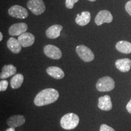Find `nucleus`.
Returning a JSON list of instances; mask_svg holds the SVG:
<instances>
[{
  "mask_svg": "<svg viewBox=\"0 0 131 131\" xmlns=\"http://www.w3.org/2000/svg\"><path fill=\"white\" fill-rule=\"evenodd\" d=\"M126 109L129 114H131V99L126 105Z\"/></svg>",
  "mask_w": 131,
  "mask_h": 131,
  "instance_id": "25",
  "label": "nucleus"
},
{
  "mask_svg": "<svg viewBox=\"0 0 131 131\" xmlns=\"http://www.w3.org/2000/svg\"><path fill=\"white\" fill-rule=\"evenodd\" d=\"M116 49L118 51L123 53H131V43L126 41H119L116 44Z\"/></svg>",
  "mask_w": 131,
  "mask_h": 131,
  "instance_id": "19",
  "label": "nucleus"
},
{
  "mask_svg": "<svg viewBox=\"0 0 131 131\" xmlns=\"http://www.w3.org/2000/svg\"><path fill=\"white\" fill-rule=\"evenodd\" d=\"M16 73V68L12 64L5 65L2 69L0 78L1 79H6L10 77L15 75Z\"/></svg>",
  "mask_w": 131,
  "mask_h": 131,
  "instance_id": "17",
  "label": "nucleus"
},
{
  "mask_svg": "<svg viewBox=\"0 0 131 131\" xmlns=\"http://www.w3.org/2000/svg\"><path fill=\"white\" fill-rule=\"evenodd\" d=\"M115 83L110 77H104L96 82V88L99 92H109L114 89Z\"/></svg>",
  "mask_w": 131,
  "mask_h": 131,
  "instance_id": "3",
  "label": "nucleus"
},
{
  "mask_svg": "<svg viewBox=\"0 0 131 131\" xmlns=\"http://www.w3.org/2000/svg\"><path fill=\"white\" fill-rule=\"evenodd\" d=\"M126 11L127 12V14H129V15L131 16V0L127 2L125 6Z\"/></svg>",
  "mask_w": 131,
  "mask_h": 131,
  "instance_id": "24",
  "label": "nucleus"
},
{
  "mask_svg": "<svg viewBox=\"0 0 131 131\" xmlns=\"http://www.w3.org/2000/svg\"><path fill=\"white\" fill-rule=\"evenodd\" d=\"M90 1H92V2H94V1H95L96 0H89Z\"/></svg>",
  "mask_w": 131,
  "mask_h": 131,
  "instance_id": "28",
  "label": "nucleus"
},
{
  "mask_svg": "<svg viewBox=\"0 0 131 131\" xmlns=\"http://www.w3.org/2000/svg\"><path fill=\"white\" fill-rule=\"evenodd\" d=\"M113 20V16L109 11L106 10L100 11L96 15L95 22L97 26H101L103 24L110 23Z\"/></svg>",
  "mask_w": 131,
  "mask_h": 131,
  "instance_id": "7",
  "label": "nucleus"
},
{
  "mask_svg": "<svg viewBox=\"0 0 131 131\" xmlns=\"http://www.w3.org/2000/svg\"><path fill=\"white\" fill-rule=\"evenodd\" d=\"M98 107L102 111H111L112 108V103L110 96L106 95L98 98Z\"/></svg>",
  "mask_w": 131,
  "mask_h": 131,
  "instance_id": "11",
  "label": "nucleus"
},
{
  "mask_svg": "<svg viewBox=\"0 0 131 131\" xmlns=\"http://www.w3.org/2000/svg\"><path fill=\"white\" fill-rule=\"evenodd\" d=\"M115 66L122 72H127L130 69L131 60L129 58L118 59L115 61Z\"/></svg>",
  "mask_w": 131,
  "mask_h": 131,
  "instance_id": "13",
  "label": "nucleus"
},
{
  "mask_svg": "<svg viewBox=\"0 0 131 131\" xmlns=\"http://www.w3.org/2000/svg\"><path fill=\"white\" fill-rule=\"evenodd\" d=\"M100 131H115L114 129H113L112 127L109 126L107 124H101L100 128Z\"/></svg>",
  "mask_w": 131,
  "mask_h": 131,
  "instance_id": "23",
  "label": "nucleus"
},
{
  "mask_svg": "<svg viewBox=\"0 0 131 131\" xmlns=\"http://www.w3.org/2000/svg\"><path fill=\"white\" fill-rule=\"evenodd\" d=\"M78 1V0H66V7L68 9H72L74 6V4Z\"/></svg>",
  "mask_w": 131,
  "mask_h": 131,
  "instance_id": "21",
  "label": "nucleus"
},
{
  "mask_svg": "<svg viewBox=\"0 0 131 131\" xmlns=\"http://www.w3.org/2000/svg\"><path fill=\"white\" fill-rule=\"evenodd\" d=\"M35 37L29 32H26L21 34L18 38V40L23 47L31 46L35 42Z\"/></svg>",
  "mask_w": 131,
  "mask_h": 131,
  "instance_id": "10",
  "label": "nucleus"
},
{
  "mask_svg": "<svg viewBox=\"0 0 131 131\" xmlns=\"http://www.w3.org/2000/svg\"><path fill=\"white\" fill-rule=\"evenodd\" d=\"M27 7L35 15H40L46 10V6L42 0H29Z\"/></svg>",
  "mask_w": 131,
  "mask_h": 131,
  "instance_id": "5",
  "label": "nucleus"
},
{
  "mask_svg": "<svg viewBox=\"0 0 131 131\" xmlns=\"http://www.w3.org/2000/svg\"><path fill=\"white\" fill-rule=\"evenodd\" d=\"M8 81L7 80H2L0 81V91L3 92L6 91L8 87Z\"/></svg>",
  "mask_w": 131,
  "mask_h": 131,
  "instance_id": "22",
  "label": "nucleus"
},
{
  "mask_svg": "<svg viewBox=\"0 0 131 131\" xmlns=\"http://www.w3.org/2000/svg\"><path fill=\"white\" fill-rule=\"evenodd\" d=\"M7 48L14 53H19L21 51L22 46L18 40L14 38H10L7 42Z\"/></svg>",
  "mask_w": 131,
  "mask_h": 131,
  "instance_id": "18",
  "label": "nucleus"
},
{
  "mask_svg": "<svg viewBox=\"0 0 131 131\" xmlns=\"http://www.w3.org/2000/svg\"><path fill=\"white\" fill-rule=\"evenodd\" d=\"M3 35L2 32H0V41H1L3 40Z\"/></svg>",
  "mask_w": 131,
  "mask_h": 131,
  "instance_id": "27",
  "label": "nucleus"
},
{
  "mask_svg": "<svg viewBox=\"0 0 131 131\" xmlns=\"http://www.w3.org/2000/svg\"><path fill=\"white\" fill-rule=\"evenodd\" d=\"M76 52L78 57L86 63H89L94 60L95 55L89 47L84 45H79L76 47Z\"/></svg>",
  "mask_w": 131,
  "mask_h": 131,
  "instance_id": "4",
  "label": "nucleus"
},
{
  "mask_svg": "<svg viewBox=\"0 0 131 131\" xmlns=\"http://www.w3.org/2000/svg\"><path fill=\"white\" fill-rule=\"evenodd\" d=\"M8 13L10 16L18 19H25L29 15L27 9L19 5L12 6L8 10Z\"/></svg>",
  "mask_w": 131,
  "mask_h": 131,
  "instance_id": "6",
  "label": "nucleus"
},
{
  "mask_svg": "<svg viewBox=\"0 0 131 131\" xmlns=\"http://www.w3.org/2000/svg\"><path fill=\"white\" fill-rule=\"evenodd\" d=\"M44 53L47 57L53 60H59L61 58L62 52L58 47L48 45L44 47Z\"/></svg>",
  "mask_w": 131,
  "mask_h": 131,
  "instance_id": "8",
  "label": "nucleus"
},
{
  "mask_svg": "<svg viewBox=\"0 0 131 131\" xmlns=\"http://www.w3.org/2000/svg\"><path fill=\"white\" fill-rule=\"evenodd\" d=\"M25 117L22 115H14L7 119V124L10 127H17L25 123Z\"/></svg>",
  "mask_w": 131,
  "mask_h": 131,
  "instance_id": "12",
  "label": "nucleus"
},
{
  "mask_svg": "<svg viewBox=\"0 0 131 131\" xmlns=\"http://www.w3.org/2000/svg\"><path fill=\"white\" fill-rule=\"evenodd\" d=\"M59 92L53 88H47L40 92L36 95L34 99V104L40 107L55 102L59 98Z\"/></svg>",
  "mask_w": 131,
  "mask_h": 131,
  "instance_id": "1",
  "label": "nucleus"
},
{
  "mask_svg": "<svg viewBox=\"0 0 131 131\" xmlns=\"http://www.w3.org/2000/svg\"><path fill=\"white\" fill-rule=\"evenodd\" d=\"M63 29V26L59 24H55L50 26L47 29L46 35L49 38L55 39L59 37L61 34V31Z\"/></svg>",
  "mask_w": 131,
  "mask_h": 131,
  "instance_id": "14",
  "label": "nucleus"
},
{
  "mask_svg": "<svg viewBox=\"0 0 131 131\" xmlns=\"http://www.w3.org/2000/svg\"><path fill=\"white\" fill-rule=\"evenodd\" d=\"M27 24L24 23H19L12 24L9 29V34L11 36H19L26 33L27 30Z\"/></svg>",
  "mask_w": 131,
  "mask_h": 131,
  "instance_id": "9",
  "label": "nucleus"
},
{
  "mask_svg": "<svg viewBox=\"0 0 131 131\" xmlns=\"http://www.w3.org/2000/svg\"><path fill=\"white\" fill-rule=\"evenodd\" d=\"M91 21V14L88 11L82 12L81 14L77 15V17L75 18V22L78 25L84 26L89 24Z\"/></svg>",
  "mask_w": 131,
  "mask_h": 131,
  "instance_id": "15",
  "label": "nucleus"
},
{
  "mask_svg": "<svg viewBox=\"0 0 131 131\" xmlns=\"http://www.w3.org/2000/svg\"><path fill=\"white\" fill-rule=\"evenodd\" d=\"M24 81V76L21 73H17L10 80V86L12 89H19L23 84Z\"/></svg>",
  "mask_w": 131,
  "mask_h": 131,
  "instance_id": "20",
  "label": "nucleus"
},
{
  "mask_svg": "<svg viewBox=\"0 0 131 131\" xmlns=\"http://www.w3.org/2000/svg\"><path fill=\"white\" fill-rule=\"evenodd\" d=\"M80 122L79 117L74 113H68L63 116L60 120L62 128L66 130H72L78 125Z\"/></svg>",
  "mask_w": 131,
  "mask_h": 131,
  "instance_id": "2",
  "label": "nucleus"
},
{
  "mask_svg": "<svg viewBox=\"0 0 131 131\" xmlns=\"http://www.w3.org/2000/svg\"><path fill=\"white\" fill-rule=\"evenodd\" d=\"M6 131H15V127H10L9 128H8Z\"/></svg>",
  "mask_w": 131,
  "mask_h": 131,
  "instance_id": "26",
  "label": "nucleus"
},
{
  "mask_svg": "<svg viewBox=\"0 0 131 131\" xmlns=\"http://www.w3.org/2000/svg\"><path fill=\"white\" fill-rule=\"evenodd\" d=\"M46 72L50 77L57 80L62 79L64 77V73L63 70L61 68L57 66L49 67L46 69Z\"/></svg>",
  "mask_w": 131,
  "mask_h": 131,
  "instance_id": "16",
  "label": "nucleus"
}]
</instances>
